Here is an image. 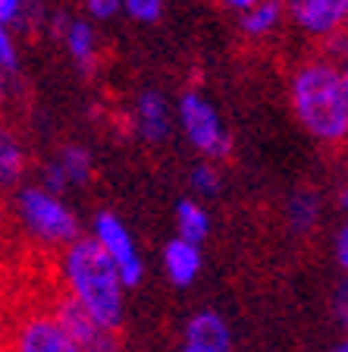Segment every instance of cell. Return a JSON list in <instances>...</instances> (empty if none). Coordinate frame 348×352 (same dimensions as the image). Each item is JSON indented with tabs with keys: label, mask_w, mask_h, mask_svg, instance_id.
<instances>
[{
	"label": "cell",
	"mask_w": 348,
	"mask_h": 352,
	"mask_svg": "<svg viewBox=\"0 0 348 352\" xmlns=\"http://www.w3.org/2000/svg\"><path fill=\"white\" fill-rule=\"evenodd\" d=\"M289 113L308 139L327 148L348 145V82L339 60L311 54L286 76Z\"/></svg>",
	"instance_id": "6da1fadb"
},
{
	"label": "cell",
	"mask_w": 348,
	"mask_h": 352,
	"mask_svg": "<svg viewBox=\"0 0 348 352\" xmlns=\"http://www.w3.org/2000/svg\"><path fill=\"white\" fill-rule=\"evenodd\" d=\"M57 283L60 296L88 311L97 327L107 333H119L126 321L129 283L91 236H82L79 242L57 252Z\"/></svg>",
	"instance_id": "7a4b0ae2"
},
{
	"label": "cell",
	"mask_w": 348,
	"mask_h": 352,
	"mask_svg": "<svg viewBox=\"0 0 348 352\" xmlns=\"http://www.w3.org/2000/svg\"><path fill=\"white\" fill-rule=\"evenodd\" d=\"M10 208H13L16 227L38 249L63 252L66 245L82 239L79 214L60 192L47 189L44 183H22L19 189H13Z\"/></svg>",
	"instance_id": "3957f363"
},
{
	"label": "cell",
	"mask_w": 348,
	"mask_h": 352,
	"mask_svg": "<svg viewBox=\"0 0 348 352\" xmlns=\"http://www.w3.org/2000/svg\"><path fill=\"white\" fill-rule=\"evenodd\" d=\"M176 126L192 148L207 161H226L232 154L229 126L223 123L217 104L201 88H185L176 101Z\"/></svg>",
	"instance_id": "277c9868"
},
{
	"label": "cell",
	"mask_w": 348,
	"mask_h": 352,
	"mask_svg": "<svg viewBox=\"0 0 348 352\" xmlns=\"http://www.w3.org/2000/svg\"><path fill=\"white\" fill-rule=\"evenodd\" d=\"M7 352H88L79 340L66 330L57 311L44 305L19 311L7 330Z\"/></svg>",
	"instance_id": "5b68a950"
},
{
	"label": "cell",
	"mask_w": 348,
	"mask_h": 352,
	"mask_svg": "<svg viewBox=\"0 0 348 352\" xmlns=\"http://www.w3.org/2000/svg\"><path fill=\"white\" fill-rule=\"evenodd\" d=\"M286 19L305 41L327 44L345 38L348 0H286Z\"/></svg>",
	"instance_id": "8992f818"
},
{
	"label": "cell",
	"mask_w": 348,
	"mask_h": 352,
	"mask_svg": "<svg viewBox=\"0 0 348 352\" xmlns=\"http://www.w3.org/2000/svg\"><path fill=\"white\" fill-rule=\"evenodd\" d=\"M88 236L107 252V258L116 264V271L123 274L129 289L141 283V277H145V258H141L135 236H132V230L126 227V220L119 214L97 211L91 217V233Z\"/></svg>",
	"instance_id": "52a82bcc"
},
{
	"label": "cell",
	"mask_w": 348,
	"mask_h": 352,
	"mask_svg": "<svg viewBox=\"0 0 348 352\" xmlns=\"http://www.w3.org/2000/svg\"><path fill=\"white\" fill-rule=\"evenodd\" d=\"M91 176H95V157H91V151H88L85 145H79V142L60 145L41 167V183L47 186V189L60 192V195L88 186Z\"/></svg>",
	"instance_id": "ba28073f"
},
{
	"label": "cell",
	"mask_w": 348,
	"mask_h": 352,
	"mask_svg": "<svg viewBox=\"0 0 348 352\" xmlns=\"http://www.w3.org/2000/svg\"><path fill=\"white\" fill-rule=\"evenodd\" d=\"M54 32H57L60 44H63L66 57L76 63L82 73H95L101 63V35H97L95 19L88 16H63L54 19Z\"/></svg>",
	"instance_id": "9c48e42d"
},
{
	"label": "cell",
	"mask_w": 348,
	"mask_h": 352,
	"mask_svg": "<svg viewBox=\"0 0 348 352\" xmlns=\"http://www.w3.org/2000/svg\"><path fill=\"white\" fill-rule=\"evenodd\" d=\"M132 132L145 145H163L173 132V113H170L167 95L157 88H141L132 101Z\"/></svg>",
	"instance_id": "30bf717a"
},
{
	"label": "cell",
	"mask_w": 348,
	"mask_h": 352,
	"mask_svg": "<svg viewBox=\"0 0 348 352\" xmlns=\"http://www.w3.org/2000/svg\"><path fill=\"white\" fill-rule=\"evenodd\" d=\"M160 267H163V277L170 280V286L185 289V286H192L201 277L204 252L198 242L173 236V239L163 242V249H160Z\"/></svg>",
	"instance_id": "8fae6325"
},
{
	"label": "cell",
	"mask_w": 348,
	"mask_h": 352,
	"mask_svg": "<svg viewBox=\"0 0 348 352\" xmlns=\"http://www.w3.org/2000/svg\"><path fill=\"white\" fill-rule=\"evenodd\" d=\"M182 346L198 352H232V330L223 315L217 311H198L185 324V340Z\"/></svg>",
	"instance_id": "7c38bea8"
},
{
	"label": "cell",
	"mask_w": 348,
	"mask_h": 352,
	"mask_svg": "<svg viewBox=\"0 0 348 352\" xmlns=\"http://www.w3.org/2000/svg\"><path fill=\"white\" fill-rule=\"evenodd\" d=\"M283 25H289V19H286V0H261L257 7L245 10L239 16V35L254 44L276 38Z\"/></svg>",
	"instance_id": "4fadbf2b"
},
{
	"label": "cell",
	"mask_w": 348,
	"mask_h": 352,
	"mask_svg": "<svg viewBox=\"0 0 348 352\" xmlns=\"http://www.w3.org/2000/svg\"><path fill=\"white\" fill-rule=\"evenodd\" d=\"M323 217V198L314 189H295L283 205V223L292 236H308Z\"/></svg>",
	"instance_id": "5bb4252c"
},
{
	"label": "cell",
	"mask_w": 348,
	"mask_h": 352,
	"mask_svg": "<svg viewBox=\"0 0 348 352\" xmlns=\"http://www.w3.org/2000/svg\"><path fill=\"white\" fill-rule=\"evenodd\" d=\"M173 223H176V236L198 242V245L211 233V214H207V208L198 198H182L173 211Z\"/></svg>",
	"instance_id": "9a60e30c"
},
{
	"label": "cell",
	"mask_w": 348,
	"mask_h": 352,
	"mask_svg": "<svg viewBox=\"0 0 348 352\" xmlns=\"http://www.w3.org/2000/svg\"><path fill=\"white\" fill-rule=\"evenodd\" d=\"M44 22L41 0H0V25L13 35L32 32Z\"/></svg>",
	"instance_id": "2e32d148"
},
{
	"label": "cell",
	"mask_w": 348,
	"mask_h": 352,
	"mask_svg": "<svg viewBox=\"0 0 348 352\" xmlns=\"http://www.w3.org/2000/svg\"><path fill=\"white\" fill-rule=\"evenodd\" d=\"M25 170H29V154H25L22 142L13 132H3V139H0V183L7 189H19Z\"/></svg>",
	"instance_id": "e0dca14e"
},
{
	"label": "cell",
	"mask_w": 348,
	"mask_h": 352,
	"mask_svg": "<svg viewBox=\"0 0 348 352\" xmlns=\"http://www.w3.org/2000/svg\"><path fill=\"white\" fill-rule=\"evenodd\" d=\"M189 186H192V192H195V198L220 195V192H223V173H220V164L207 161V157L195 161L192 170H189Z\"/></svg>",
	"instance_id": "ac0fdd59"
},
{
	"label": "cell",
	"mask_w": 348,
	"mask_h": 352,
	"mask_svg": "<svg viewBox=\"0 0 348 352\" xmlns=\"http://www.w3.org/2000/svg\"><path fill=\"white\" fill-rule=\"evenodd\" d=\"M167 13V0H123V16L138 25H154Z\"/></svg>",
	"instance_id": "d6986e66"
},
{
	"label": "cell",
	"mask_w": 348,
	"mask_h": 352,
	"mask_svg": "<svg viewBox=\"0 0 348 352\" xmlns=\"http://www.w3.org/2000/svg\"><path fill=\"white\" fill-rule=\"evenodd\" d=\"M22 69V54H19V41H16L13 32L0 29V73H3V79H13V76H19Z\"/></svg>",
	"instance_id": "ffe728a7"
},
{
	"label": "cell",
	"mask_w": 348,
	"mask_h": 352,
	"mask_svg": "<svg viewBox=\"0 0 348 352\" xmlns=\"http://www.w3.org/2000/svg\"><path fill=\"white\" fill-rule=\"evenodd\" d=\"M82 10H85L88 19L110 22L123 13V0H82Z\"/></svg>",
	"instance_id": "44dd1931"
},
{
	"label": "cell",
	"mask_w": 348,
	"mask_h": 352,
	"mask_svg": "<svg viewBox=\"0 0 348 352\" xmlns=\"http://www.w3.org/2000/svg\"><path fill=\"white\" fill-rule=\"evenodd\" d=\"M333 261L342 274H348V217L342 220L333 233Z\"/></svg>",
	"instance_id": "7402d4cb"
},
{
	"label": "cell",
	"mask_w": 348,
	"mask_h": 352,
	"mask_svg": "<svg viewBox=\"0 0 348 352\" xmlns=\"http://www.w3.org/2000/svg\"><path fill=\"white\" fill-rule=\"evenodd\" d=\"M333 315L339 321V327L348 330V274H342V280L333 289Z\"/></svg>",
	"instance_id": "603a6c76"
},
{
	"label": "cell",
	"mask_w": 348,
	"mask_h": 352,
	"mask_svg": "<svg viewBox=\"0 0 348 352\" xmlns=\"http://www.w3.org/2000/svg\"><path fill=\"white\" fill-rule=\"evenodd\" d=\"M88 352H123V346H119V337H116V333H101L95 343L88 346Z\"/></svg>",
	"instance_id": "cb8c5ba5"
},
{
	"label": "cell",
	"mask_w": 348,
	"mask_h": 352,
	"mask_svg": "<svg viewBox=\"0 0 348 352\" xmlns=\"http://www.w3.org/2000/svg\"><path fill=\"white\" fill-rule=\"evenodd\" d=\"M220 3H223L226 10H232V13H235V16H242V13H245V10L257 7L261 0H220Z\"/></svg>",
	"instance_id": "d4e9b609"
},
{
	"label": "cell",
	"mask_w": 348,
	"mask_h": 352,
	"mask_svg": "<svg viewBox=\"0 0 348 352\" xmlns=\"http://www.w3.org/2000/svg\"><path fill=\"white\" fill-rule=\"evenodd\" d=\"M336 205H339V211L348 217V186H342V189H339V198H336Z\"/></svg>",
	"instance_id": "484cf974"
},
{
	"label": "cell",
	"mask_w": 348,
	"mask_h": 352,
	"mask_svg": "<svg viewBox=\"0 0 348 352\" xmlns=\"http://www.w3.org/2000/svg\"><path fill=\"white\" fill-rule=\"evenodd\" d=\"M329 352H348V337H345V340H339V343H336Z\"/></svg>",
	"instance_id": "4316f807"
},
{
	"label": "cell",
	"mask_w": 348,
	"mask_h": 352,
	"mask_svg": "<svg viewBox=\"0 0 348 352\" xmlns=\"http://www.w3.org/2000/svg\"><path fill=\"white\" fill-rule=\"evenodd\" d=\"M342 69H345V82H348V57L342 60Z\"/></svg>",
	"instance_id": "83f0119b"
},
{
	"label": "cell",
	"mask_w": 348,
	"mask_h": 352,
	"mask_svg": "<svg viewBox=\"0 0 348 352\" xmlns=\"http://www.w3.org/2000/svg\"><path fill=\"white\" fill-rule=\"evenodd\" d=\"M182 352H198V349H189V346H182Z\"/></svg>",
	"instance_id": "f1b7e54d"
},
{
	"label": "cell",
	"mask_w": 348,
	"mask_h": 352,
	"mask_svg": "<svg viewBox=\"0 0 348 352\" xmlns=\"http://www.w3.org/2000/svg\"><path fill=\"white\" fill-rule=\"evenodd\" d=\"M342 41H345V44H348V25H345V38H342Z\"/></svg>",
	"instance_id": "f546056e"
}]
</instances>
